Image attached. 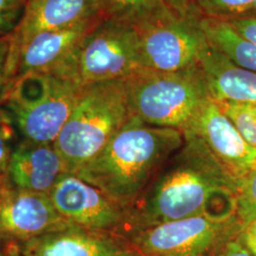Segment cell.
Returning <instances> with one entry per match:
<instances>
[{"label": "cell", "mask_w": 256, "mask_h": 256, "mask_svg": "<svg viewBox=\"0 0 256 256\" xmlns=\"http://www.w3.org/2000/svg\"><path fill=\"white\" fill-rule=\"evenodd\" d=\"M183 142L180 130L152 126L133 116L76 174L122 206L133 208Z\"/></svg>", "instance_id": "cell-2"}, {"label": "cell", "mask_w": 256, "mask_h": 256, "mask_svg": "<svg viewBox=\"0 0 256 256\" xmlns=\"http://www.w3.org/2000/svg\"><path fill=\"white\" fill-rule=\"evenodd\" d=\"M16 256H140L128 238L68 222L21 245Z\"/></svg>", "instance_id": "cell-12"}, {"label": "cell", "mask_w": 256, "mask_h": 256, "mask_svg": "<svg viewBox=\"0 0 256 256\" xmlns=\"http://www.w3.org/2000/svg\"><path fill=\"white\" fill-rule=\"evenodd\" d=\"M142 68H146L135 27L106 16L82 39L59 74L86 86L124 80Z\"/></svg>", "instance_id": "cell-6"}, {"label": "cell", "mask_w": 256, "mask_h": 256, "mask_svg": "<svg viewBox=\"0 0 256 256\" xmlns=\"http://www.w3.org/2000/svg\"><path fill=\"white\" fill-rule=\"evenodd\" d=\"M200 22L164 9L135 25L144 66L178 72L198 64L206 42Z\"/></svg>", "instance_id": "cell-8"}, {"label": "cell", "mask_w": 256, "mask_h": 256, "mask_svg": "<svg viewBox=\"0 0 256 256\" xmlns=\"http://www.w3.org/2000/svg\"><path fill=\"white\" fill-rule=\"evenodd\" d=\"M202 16L230 21L252 16L256 0H194Z\"/></svg>", "instance_id": "cell-19"}, {"label": "cell", "mask_w": 256, "mask_h": 256, "mask_svg": "<svg viewBox=\"0 0 256 256\" xmlns=\"http://www.w3.org/2000/svg\"><path fill=\"white\" fill-rule=\"evenodd\" d=\"M241 228L238 216L216 221L200 214L138 230L128 240L140 256H212Z\"/></svg>", "instance_id": "cell-7"}, {"label": "cell", "mask_w": 256, "mask_h": 256, "mask_svg": "<svg viewBox=\"0 0 256 256\" xmlns=\"http://www.w3.org/2000/svg\"><path fill=\"white\" fill-rule=\"evenodd\" d=\"M216 101V100H214ZM248 144L256 148V104L218 102Z\"/></svg>", "instance_id": "cell-20"}, {"label": "cell", "mask_w": 256, "mask_h": 256, "mask_svg": "<svg viewBox=\"0 0 256 256\" xmlns=\"http://www.w3.org/2000/svg\"><path fill=\"white\" fill-rule=\"evenodd\" d=\"M200 64L214 100L256 104V72L234 63L212 46L207 38L200 55Z\"/></svg>", "instance_id": "cell-16"}, {"label": "cell", "mask_w": 256, "mask_h": 256, "mask_svg": "<svg viewBox=\"0 0 256 256\" xmlns=\"http://www.w3.org/2000/svg\"><path fill=\"white\" fill-rule=\"evenodd\" d=\"M238 239L252 256H256V214L242 225Z\"/></svg>", "instance_id": "cell-26"}, {"label": "cell", "mask_w": 256, "mask_h": 256, "mask_svg": "<svg viewBox=\"0 0 256 256\" xmlns=\"http://www.w3.org/2000/svg\"><path fill=\"white\" fill-rule=\"evenodd\" d=\"M184 133L200 138L210 153L236 182L248 173L256 147L248 144L212 98L202 106Z\"/></svg>", "instance_id": "cell-13"}, {"label": "cell", "mask_w": 256, "mask_h": 256, "mask_svg": "<svg viewBox=\"0 0 256 256\" xmlns=\"http://www.w3.org/2000/svg\"><path fill=\"white\" fill-rule=\"evenodd\" d=\"M18 133L14 126L9 115L2 108H0V185L6 182L7 168L10 156L14 146L12 140Z\"/></svg>", "instance_id": "cell-22"}, {"label": "cell", "mask_w": 256, "mask_h": 256, "mask_svg": "<svg viewBox=\"0 0 256 256\" xmlns=\"http://www.w3.org/2000/svg\"><path fill=\"white\" fill-rule=\"evenodd\" d=\"M68 221L56 210L48 194L0 185V248L16 256L18 248L32 238Z\"/></svg>", "instance_id": "cell-10"}, {"label": "cell", "mask_w": 256, "mask_h": 256, "mask_svg": "<svg viewBox=\"0 0 256 256\" xmlns=\"http://www.w3.org/2000/svg\"><path fill=\"white\" fill-rule=\"evenodd\" d=\"M226 22L229 23L240 36L256 45V18L246 16Z\"/></svg>", "instance_id": "cell-25"}, {"label": "cell", "mask_w": 256, "mask_h": 256, "mask_svg": "<svg viewBox=\"0 0 256 256\" xmlns=\"http://www.w3.org/2000/svg\"><path fill=\"white\" fill-rule=\"evenodd\" d=\"M28 0H0V12L22 16Z\"/></svg>", "instance_id": "cell-28"}, {"label": "cell", "mask_w": 256, "mask_h": 256, "mask_svg": "<svg viewBox=\"0 0 256 256\" xmlns=\"http://www.w3.org/2000/svg\"><path fill=\"white\" fill-rule=\"evenodd\" d=\"M108 18L126 21L133 26L166 9L158 0H101Z\"/></svg>", "instance_id": "cell-18"}, {"label": "cell", "mask_w": 256, "mask_h": 256, "mask_svg": "<svg viewBox=\"0 0 256 256\" xmlns=\"http://www.w3.org/2000/svg\"><path fill=\"white\" fill-rule=\"evenodd\" d=\"M132 115L152 126L184 132L210 96L200 63L178 72L142 68L124 79Z\"/></svg>", "instance_id": "cell-4"}, {"label": "cell", "mask_w": 256, "mask_h": 256, "mask_svg": "<svg viewBox=\"0 0 256 256\" xmlns=\"http://www.w3.org/2000/svg\"><path fill=\"white\" fill-rule=\"evenodd\" d=\"M183 135L182 146L165 162L133 206V232L202 214L210 192L220 188L238 189L236 178L200 138L191 133Z\"/></svg>", "instance_id": "cell-1"}, {"label": "cell", "mask_w": 256, "mask_h": 256, "mask_svg": "<svg viewBox=\"0 0 256 256\" xmlns=\"http://www.w3.org/2000/svg\"><path fill=\"white\" fill-rule=\"evenodd\" d=\"M200 24L212 46L234 63L256 72V45L240 36L226 21L203 16Z\"/></svg>", "instance_id": "cell-17"}, {"label": "cell", "mask_w": 256, "mask_h": 256, "mask_svg": "<svg viewBox=\"0 0 256 256\" xmlns=\"http://www.w3.org/2000/svg\"><path fill=\"white\" fill-rule=\"evenodd\" d=\"M236 214L242 225L256 214V171L238 180Z\"/></svg>", "instance_id": "cell-21"}, {"label": "cell", "mask_w": 256, "mask_h": 256, "mask_svg": "<svg viewBox=\"0 0 256 256\" xmlns=\"http://www.w3.org/2000/svg\"><path fill=\"white\" fill-rule=\"evenodd\" d=\"M104 18L106 16L86 19L34 37L19 56L10 79L8 92L14 82L28 74H59L82 39Z\"/></svg>", "instance_id": "cell-14"}, {"label": "cell", "mask_w": 256, "mask_h": 256, "mask_svg": "<svg viewBox=\"0 0 256 256\" xmlns=\"http://www.w3.org/2000/svg\"><path fill=\"white\" fill-rule=\"evenodd\" d=\"M10 34L0 36V108H2L8 92L7 62L9 54Z\"/></svg>", "instance_id": "cell-24"}, {"label": "cell", "mask_w": 256, "mask_h": 256, "mask_svg": "<svg viewBox=\"0 0 256 256\" xmlns=\"http://www.w3.org/2000/svg\"><path fill=\"white\" fill-rule=\"evenodd\" d=\"M132 117L124 80L82 86L74 110L54 142L66 172L76 174Z\"/></svg>", "instance_id": "cell-3"}, {"label": "cell", "mask_w": 256, "mask_h": 256, "mask_svg": "<svg viewBox=\"0 0 256 256\" xmlns=\"http://www.w3.org/2000/svg\"><path fill=\"white\" fill-rule=\"evenodd\" d=\"M64 172L63 160L54 144L18 140L10 156L6 180L19 189L48 194Z\"/></svg>", "instance_id": "cell-15"}, {"label": "cell", "mask_w": 256, "mask_h": 256, "mask_svg": "<svg viewBox=\"0 0 256 256\" xmlns=\"http://www.w3.org/2000/svg\"><path fill=\"white\" fill-rule=\"evenodd\" d=\"M164 8L182 18L200 21L203 18L194 0H158Z\"/></svg>", "instance_id": "cell-23"}, {"label": "cell", "mask_w": 256, "mask_h": 256, "mask_svg": "<svg viewBox=\"0 0 256 256\" xmlns=\"http://www.w3.org/2000/svg\"><path fill=\"white\" fill-rule=\"evenodd\" d=\"M20 18V14L0 12V36L10 34L18 24Z\"/></svg>", "instance_id": "cell-29"}, {"label": "cell", "mask_w": 256, "mask_h": 256, "mask_svg": "<svg viewBox=\"0 0 256 256\" xmlns=\"http://www.w3.org/2000/svg\"><path fill=\"white\" fill-rule=\"evenodd\" d=\"M256 152H254V155L252 156V160H250V167H248V173L250 172H256Z\"/></svg>", "instance_id": "cell-30"}, {"label": "cell", "mask_w": 256, "mask_h": 256, "mask_svg": "<svg viewBox=\"0 0 256 256\" xmlns=\"http://www.w3.org/2000/svg\"><path fill=\"white\" fill-rule=\"evenodd\" d=\"M100 16H106L101 0H28L18 24L10 32L8 88L19 56L34 37Z\"/></svg>", "instance_id": "cell-11"}, {"label": "cell", "mask_w": 256, "mask_h": 256, "mask_svg": "<svg viewBox=\"0 0 256 256\" xmlns=\"http://www.w3.org/2000/svg\"><path fill=\"white\" fill-rule=\"evenodd\" d=\"M0 256H10L9 254H7L6 252H4L1 248H0Z\"/></svg>", "instance_id": "cell-31"}, {"label": "cell", "mask_w": 256, "mask_h": 256, "mask_svg": "<svg viewBox=\"0 0 256 256\" xmlns=\"http://www.w3.org/2000/svg\"><path fill=\"white\" fill-rule=\"evenodd\" d=\"M212 256H254L239 241L238 236L226 243Z\"/></svg>", "instance_id": "cell-27"}, {"label": "cell", "mask_w": 256, "mask_h": 256, "mask_svg": "<svg viewBox=\"0 0 256 256\" xmlns=\"http://www.w3.org/2000/svg\"><path fill=\"white\" fill-rule=\"evenodd\" d=\"M48 196L56 210L70 223L128 239L135 230L133 208L122 206L76 174H61Z\"/></svg>", "instance_id": "cell-9"}, {"label": "cell", "mask_w": 256, "mask_h": 256, "mask_svg": "<svg viewBox=\"0 0 256 256\" xmlns=\"http://www.w3.org/2000/svg\"><path fill=\"white\" fill-rule=\"evenodd\" d=\"M82 88L56 72L28 74L10 86L2 108L9 115L19 140L54 144Z\"/></svg>", "instance_id": "cell-5"}]
</instances>
